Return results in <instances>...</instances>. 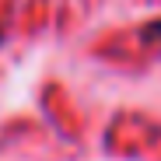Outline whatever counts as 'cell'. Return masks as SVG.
Returning a JSON list of instances; mask_svg holds the SVG:
<instances>
[{
  "label": "cell",
  "mask_w": 161,
  "mask_h": 161,
  "mask_svg": "<svg viewBox=\"0 0 161 161\" xmlns=\"http://www.w3.org/2000/svg\"><path fill=\"white\" fill-rule=\"evenodd\" d=\"M144 35H147V39H154V35H158V39H161V25H151V28H147V32H144Z\"/></svg>",
  "instance_id": "1"
}]
</instances>
